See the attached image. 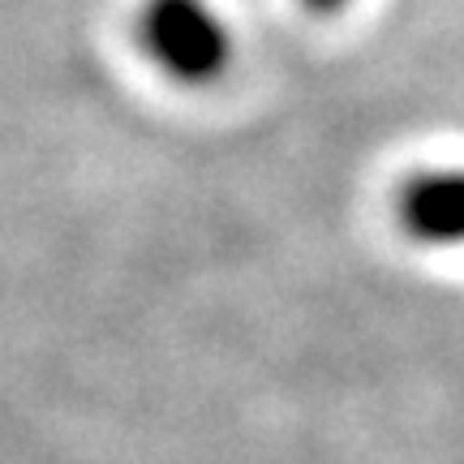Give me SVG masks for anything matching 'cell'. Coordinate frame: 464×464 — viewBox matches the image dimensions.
Wrapping results in <instances>:
<instances>
[{
  "label": "cell",
  "mask_w": 464,
  "mask_h": 464,
  "mask_svg": "<svg viewBox=\"0 0 464 464\" xmlns=\"http://www.w3.org/2000/svg\"><path fill=\"white\" fill-rule=\"evenodd\" d=\"M400 228L421 246H464V172L434 168L404 181L396 198Z\"/></svg>",
  "instance_id": "cell-2"
},
{
  "label": "cell",
  "mask_w": 464,
  "mask_h": 464,
  "mask_svg": "<svg viewBox=\"0 0 464 464\" xmlns=\"http://www.w3.org/2000/svg\"><path fill=\"white\" fill-rule=\"evenodd\" d=\"M301 5L318 17H332V14H340V9H348V0H301Z\"/></svg>",
  "instance_id": "cell-3"
},
{
  "label": "cell",
  "mask_w": 464,
  "mask_h": 464,
  "mask_svg": "<svg viewBox=\"0 0 464 464\" xmlns=\"http://www.w3.org/2000/svg\"><path fill=\"white\" fill-rule=\"evenodd\" d=\"M138 39L181 86H211L232 65V34L207 0H142Z\"/></svg>",
  "instance_id": "cell-1"
}]
</instances>
